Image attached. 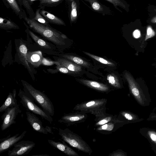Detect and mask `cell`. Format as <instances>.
I'll use <instances>...</instances> for the list:
<instances>
[{"label":"cell","instance_id":"cell-40","mask_svg":"<svg viewBox=\"0 0 156 156\" xmlns=\"http://www.w3.org/2000/svg\"><path fill=\"white\" fill-rule=\"evenodd\" d=\"M45 127L48 133L53 134L51 128L50 127L48 126H46Z\"/></svg>","mask_w":156,"mask_h":156},{"label":"cell","instance_id":"cell-43","mask_svg":"<svg viewBox=\"0 0 156 156\" xmlns=\"http://www.w3.org/2000/svg\"><path fill=\"white\" fill-rule=\"evenodd\" d=\"M66 1H67V2H69L73 0H65Z\"/></svg>","mask_w":156,"mask_h":156},{"label":"cell","instance_id":"cell-33","mask_svg":"<svg viewBox=\"0 0 156 156\" xmlns=\"http://www.w3.org/2000/svg\"><path fill=\"white\" fill-rule=\"evenodd\" d=\"M114 127V124L112 123H107L98 128V130H105L111 131L113 129Z\"/></svg>","mask_w":156,"mask_h":156},{"label":"cell","instance_id":"cell-6","mask_svg":"<svg viewBox=\"0 0 156 156\" xmlns=\"http://www.w3.org/2000/svg\"><path fill=\"white\" fill-rule=\"evenodd\" d=\"M21 112L19 104L6 109L1 116L2 121L1 126L2 130L4 131L12 124H15L16 122L15 119L17 115Z\"/></svg>","mask_w":156,"mask_h":156},{"label":"cell","instance_id":"cell-28","mask_svg":"<svg viewBox=\"0 0 156 156\" xmlns=\"http://www.w3.org/2000/svg\"><path fill=\"white\" fill-rule=\"evenodd\" d=\"M55 64L56 65V68L55 70L52 69H48V70L49 72L51 73H55L56 72H59L60 73L65 74L71 73H73L72 72L60 64L58 62L55 61Z\"/></svg>","mask_w":156,"mask_h":156},{"label":"cell","instance_id":"cell-25","mask_svg":"<svg viewBox=\"0 0 156 156\" xmlns=\"http://www.w3.org/2000/svg\"><path fill=\"white\" fill-rule=\"evenodd\" d=\"M113 5L114 7L120 12L122 11L119 8L120 7L127 12L129 10V5L125 0H106Z\"/></svg>","mask_w":156,"mask_h":156},{"label":"cell","instance_id":"cell-21","mask_svg":"<svg viewBox=\"0 0 156 156\" xmlns=\"http://www.w3.org/2000/svg\"><path fill=\"white\" fill-rule=\"evenodd\" d=\"M84 117V115L82 114L71 113L66 114L61 117V118L58 120V122L69 125L74 122L82 120Z\"/></svg>","mask_w":156,"mask_h":156},{"label":"cell","instance_id":"cell-3","mask_svg":"<svg viewBox=\"0 0 156 156\" xmlns=\"http://www.w3.org/2000/svg\"><path fill=\"white\" fill-rule=\"evenodd\" d=\"M58 134L63 141L72 147L89 154H91L92 150L89 146L80 137L68 128L59 129Z\"/></svg>","mask_w":156,"mask_h":156},{"label":"cell","instance_id":"cell-39","mask_svg":"<svg viewBox=\"0 0 156 156\" xmlns=\"http://www.w3.org/2000/svg\"><path fill=\"white\" fill-rule=\"evenodd\" d=\"M122 153L120 152L115 151L112 153L111 154V156H122L123 155L122 154Z\"/></svg>","mask_w":156,"mask_h":156},{"label":"cell","instance_id":"cell-2","mask_svg":"<svg viewBox=\"0 0 156 156\" xmlns=\"http://www.w3.org/2000/svg\"><path fill=\"white\" fill-rule=\"evenodd\" d=\"M23 91L35 102L51 116H54L55 109L51 101L44 93L34 88L23 80H21Z\"/></svg>","mask_w":156,"mask_h":156},{"label":"cell","instance_id":"cell-37","mask_svg":"<svg viewBox=\"0 0 156 156\" xmlns=\"http://www.w3.org/2000/svg\"><path fill=\"white\" fill-rule=\"evenodd\" d=\"M134 37L136 38L139 37L140 36V31L138 30H136L133 32Z\"/></svg>","mask_w":156,"mask_h":156},{"label":"cell","instance_id":"cell-7","mask_svg":"<svg viewBox=\"0 0 156 156\" xmlns=\"http://www.w3.org/2000/svg\"><path fill=\"white\" fill-rule=\"evenodd\" d=\"M35 145V143L32 141L20 140L14 145L12 149L8 150V155L9 156H18L27 154Z\"/></svg>","mask_w":156,"mask_h":156},{"label":"cell","instance_id":"cell-36","mask_svg":"<svg viewBox=\"0 0 156 156\" xmlns=\"http://www.w3.org/2000/svg\"><path fill=\"white\" fill-rule=\"evenodd\" d=\"M153 16L150 18L148 19L147 21H148V22L151 23V24H156V13Z\"/></svg>","mask_w":156,"mask_h":156},{"label":"cell","instance_id":"cell-5","mask_svg":"<svg viewBox=\"0 0 156 156\" xmlns=\"http://www.w3.org/2000/svg\"><path fill=\"white\" fill-rule=\"evenodd\" d=\"M15 42L16 50L15 62L23 65L28 71L32 79L34 80V74H36L37 71L31 67L27 61V49L26 45L20 39H16Z\"/></svg>","mask_w":156,"mask_h":156},{"label":"cell","instance_id":"cell-27","mask_svg":"<svg viewBox=\"0 0 156 156\" xmlns=\"http://www.w3.org/2000/svg\"><path fill=\"white\" fill-rule=\"evenodd\" d=\"M83 52L87 55L102 64L107 65L111 66H115V64L114 63L107 59H105L101 57L95 55L88 52L84 51H83Z\"/></svg>","mask_w":156,"mask_h":156},{"label":"cell","instance_id":"cell-20","mask_svg":"<svg viewBox=\"0 0 156 156\" xmlns=\"http://www.w3.org/2000/svg\"><path fill=\"white\" fill-rule=\"evenodd\" d=\"M40 12L49 23L59 25H66L62 19L49 12L41 9Z\"/></svg>","mask_w":156,"mask_h":156},{"label":"cell","instance_id":"cell-42","mask_svg":"<svg viewBox=\"0 0 156 156\" xmlns=\"http://www.w3.org/2000/svg\"><path fill=\"white\" fill-rule=\"evenodd\" d=\"M32 156H49L47 154H41L38 155H32Z\"/></svg>","mask_w":156,"mask_h":156},{"label":"cell","instance_id":"cell-22","mask_svg":"<svg viewBox=\"0 0 156 156\" xmlns=\"http://www.w3.org/2000/svg\"><path fill=\"white\" fill-rule=\"evenodd\" d=\"M80 81L85 85L99 91H106L109 89L106 85L97 82L83 79H80Z\"/></svg>","mask_w":156,"mask_h":156},{"label":"cell","instance_id":"cell-18","mask_svg":"<svg viewBox=\"0 0 156 156\" xmlns=\"http://www.w3.org/2000/svg\"><path fill=\"white\" fill-rule=\"evenodd\" d=\"M16 92L14 89L12 92H9L5 101L0 108V112H4L6 109L15 106L18 104L16 99Z\"/></svg>","mask_w":156,"mask_h":156},{"label":"cell","instance_id":"cell-38","mask_svg":"<svg viewBox=\"0 0 156 156\" xmlns=\"http://www.w3.org/2000/svg\"><path fill=\"white\" fill-rule=\"evenodd\" d=\"M123 115L125 118L129 120H131L133 119V117L132 116V115L128 113H125Z\"/></svg>","mask_w":156,"mask_h":156},{"label":"cell","instance_id":"cell-41","mask_svg":"<svg viewBox=\"0 0 156 156\" xmlns=\"http://www.w3.org/2000/svg\"><path fill=\"white\" fill-rule=\"evenodd\" d=\"M37 0H39L40 1L42 0H27V1L29 2V3H30V5L32 4V3L33 2L35 1H37Z\"/></svg>","mask_w":156,"mask_h":156},{"label":"cell","instance_id":"cell-23","mask_svg":"<svg viewBox=\"0 0 156 156\" xmlns=\"http://www.w3.org/2000/svg\"><path fill=\"white\" fill-rule=\"evenodd\" d=\"M57 55L59 57L66 58L80 66L87 67H89L90 66V64L87 62L80 57L75 56L67 54H59L57 56Z\"/></svg>","mask_w":156,"mask_h":156},{"label":"cell","instance_id":"cell-30","mask_svg":"<svg viewBox=\"0 0 156 156\" xmlns=\"http://www.w3.org/2000/svg\"><path fill=\"white\" fill-rule=\"evenodd\" d=\"M41 9V8H39L36 10L35 13V17L33 19L40 23L51 27L49 24V23L40 13V11Z\"/></svg>","mask_w":156,"mask_h":156},{"label":"cell","instance_id":"cell-15","mask_svg":"<svg viewBox=\"0 0 156 156\" xmlns=\"http://www.w3.org/2000/svg\"><path fill=\"white\" fill-rule=\"evenodd\" d=\"M27 56L28 62L34 67H38L42 64L44 58L40 51H27Z\"/></svg>","mask_w":156,"mask_h":156},{"label":"cell","instance_id":"cell-4","mask_svg":"<svg viewBox=\"0 0 156 156\" xmlns=\"http://www.w3.org/2000/svg\"><path fill=\"white\" fill-rule=\"evenodd\" d=\"M18 96L20 98V103L27 110L36 115H40L43 119L51 123L53 121L52 116L35 102L23 91L20 89Z\"/></svg>","mask_w":156,"mask_h":156},{"label":"cell","instance_id":"cell-16","mask_svg":"<svg viewBox=\"0 0 156 156\" xmlns=\"http://www.w3.org/2000/svg\"><path fill=\"white\" fill-rule=\"evenodd\" d=\"M69 2V18L72 24L76 22L80 14V0H73Z\"/></svg>","mask_w":156,"mask_h":156},{"label":"cell","instance_id":"cell-9","mask_svg":"<svg viewBox=\"0 0 156 156\" xmlns=\"http://www.w3.org/2000/svg\"><path fill=\"white\" fill-rule=\"evenodd\" d=\"M26 131H24L20 135L17 133L11 136L10 135L0 140V154L6 151L15 144L21 140L25 136Z\"/></svg>","mask_w":156,"mask_h":156},{"label":"cell","instance_id":"cell-34","mask_svg":"<svg viewBox=\"0 0 156 156\" xmlns=\"http://www.w3.org/2000/svg\"><path fill=\"white\" fill-rule=\"evenodd\" d=\"M111 119V117H108L99 121L97 123V125H103L107 123Z\"/></svg>","mask_w":156,"mask_h":156},{"label":"cell","instance_id":"cell-11","mask_svg":"<svg viewBox=\"0 0 156 156\" xmlns=\"http://www.w3.org/2000/svg\"><path fill=\"white\" fill-rule=\"evenodd\" d=\"M87 2V6L93 11L99 13L103 16L111 15L112 11L110 8L102 4L98 0H83Z\"/></svg>","mask_w":156,"mask_h":156},{"label":"cell","instance_id":"cell-12","mask_svg":"<svg viewBox=\"0 0 156 156\" xmlns=\"http://www.w3.org/2000/svg\"><path fill=\"white\" fill-rule=\"evenodd\" d=\"M106 100L104 99L94 100L90 101L87 103H83L76 105V109L81 111H90L98 110L99 108L104 106Z\"/></svg>","mask_w":156,"mask_h":156},{"label":"cell","instance_id":"cell-26","mask_svg":"<svg viewBox=\"0 0 156 156\" xmlns=\"http://www.w3.org/2000/svg\"><path fill=\"white\" fill-rule=\"evenodd\" d=\"M63 0H42L40 1L38 7L41 9L45 7H52L56 6Z\"/></svg>","mask_w":156,"mask_h":156},{"label":"cell","instance_id":"cell-31","mask_svg":"<svg viewBox=\"0 0 156 156\" xmlns=\"http://www.w3.org/2000/svg\"><path fill=\"white\" fill-rule=\"evenodd\" d=\"M107 79L108 83L112 86L117 88L120 87L119 81L117 77L114 74H111L108 75Z\"/></svg>","mask_w":156,"mask_h":156},{"label":"cell","instance_id":"cell-19","mask_svg":"<svg viewBox=\"0 0 156 156\" xmlns=\"http://www.w3.org/2000/svg\"><path fill=\"white\" fill-rule=\"evenodd\" d=\"M124 77L129 83L132 93L140 101V91L135 81L130 74L127 72L125 73Z\"/></svg>","mask_w":156,"mask_h":156},{"label":"cell","instance_id":"cell-8","mask_svg":"<svg viewBox=\"0 0 156 156\" xmlns=\"http://www.w3.org/2000/svg\"><path fill=\"white\" fill-rule=\"evenodd\" d=\"M23 23L26 27L27 28L25 31L27 35L31 37L39 48H41L43 50H47L48 54H54L56 56L58 54L57 51H55L57 49L55 46H51V44H49L47 41L37 36L30 30L25 22L23 21Z\"/></svg>","mask_w":156,"mask_h":156},{"label":"cell","instance_id":"cell-17","mask_svg":"<svg viewBox=\"0 0 156 156\" xmlns=\"http://www.w3.org/2000/svg\"><path fill=\"white\" fill-rule=\"evenodd\" d=\"M55 61L64 66L72 72H78L82 71L81 66L66 58L54 56Z\"/></svg>","mask_w":156,"mask_h":156},{"label":"cell","instance_id":"cell-13","mask_svg":"<svg viewBox=\"0 0 156 156\" xmlns=\"http://www.w3.org/2000/svg\"><path fill=\"white\" fill-rule=\"evenodd\" d=\"M2 0L7 8L11 9L20 19L27 16L25 11L20 5V0Z\"/></svg>","mask_w":156,"mask_h":156},{"label":"cell","instance_id":"cell-10","mask_svg":"<svg viewBox=\"0 0 156 156\" xmlns=\"http://www.w3.org/2000/svg\"><path fill=\"white\" fill-rule=\"evenodd\" d=\"M26 113L27 120L34 130L44 134H48V132L43 126L42 122L34 114L28 110Z\"/></svg>","mask_w":156,"mask_h":156},{"label":"cell","instance_id":"cell-1","mask_svg":"<svg viewBox=\"0 0 156 156\" xmlns=\"http://www.w3.org/2000/svg\"><path fill=\"white\" fill-rule=\"evenodd\" d=\"M23 19L26 22L28 27L44 39L49 41L59 50L61 47L66 45V35L61 32L37 22L33 19L24 16Z\"/></svg>","mask_w":156,"mask_h":156},{"label":"cell","instance_id":"cell-35","mask_svg":"<svg viewBox=\"0 0 156 156\" xmlns=\"http://www.w3.org/2000/svg\"><path fill=\"white\" fill-rule=\"evenodd\" d=\"M148 133L151 140L156 143V133L154 131H149Z\"/></svg>","mask_w":156,"mask_h":156},{"label":"cell","instance_id":"cell-14","mask_svg":"<svg viewBox=\"0 0 156 156\" xmlns=\"http://www.w3.org/2000/svg\"><path fill=\"white\" fill-rule=\"evenodd\" d=\"M48 142L53 147L60 150L69 156H78L79 155L72 149L62 141V143L55 141L51 140H48Z\"/></svg>","mask_w":156,"mask_h":156},{"label":"cell","instance_id":"cell-24","mask_svg":"<svg viewBox=\"0 0 156 156\" xmlns=\"http://www.w3.org/2000/svg\"><path fill=\"white\" fill-rule=\"evenodd\" d=\"M0 27L5 30L18 29L19 26L10 19L1 17L0 18Z\"/></svg>","mask_w":156,"mask_h":156},{"label":"cell","instance_id":"cell-32","mask_svg":"<svg viewBox=\"0 0 156 156\" xmlns=\"http://www.w3.org/2000/svg\"><path fill=\"white\" fill-rule=\"evenodd\" d=\"M155 33L151 27L148 26L147 29V33L145 40L146 41L149 38H151L155 35Z\"/></svg>","mask_w":156,"mask_h":156},{"label":"cell","instance_id":"cell-29","mask_svg":"<svg viewBox=\"0 0 156 156\" xmlns=\"http://www.w3.org/2000/svg\"><path fill=\"white\" fill-rule=\"evenodd\" d=\"M20 6L21 7L22 6H23L26 9L29 16V18H34L35 16V13L27 0H20Z\"/></svg>","mask_w":156,"mask_h":156}]
</instances>
